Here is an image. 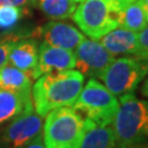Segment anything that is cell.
Returning a JSON list of instances; mask_svg holds the SVG:
<instances>
[{
	"label": "cell",
	"instance_id": "1",
	"mask_svg": "<svg viewBox=\"0 0 148 148\" xmlns=\"http://www.w3.org/2000/svg\"><path fill=\"white\" fill-rule=\"evenodd\" d=\"M85 77L77 69L40 76L32 85L31 95L34 110L45 115L52 110L73 106L84 87Z\"/></svg>",
	"mask_w": 148,
	"mask_h": 148
},
{
	"label": "cell",
	"instance_id": "2",
	"mask_svg": "<svg viewBox=\"0 0 148 148\" xmlns=\"http://www.w3.org/2000/svg\"><path fill=\"white\" fill-rule=\"evenodd\" d=\"M117 148H133L148 139V100L133 93L119 98V109L112 122Z\"/></svg>",
	"mask_w": 148,
	"mask_h": 148
},
{
	"label": "cell",
	"instance_id": "3",
	"mask_svg": "<svg viewBox=\"0 0 148 148\" xmlns=\"http://www.w3.org/2000/svg\"><path fill=\"white\" fill-rule=\"evenodd\" d=\"M127 1L84 0L78 3L71 16L85 35L98 41L106 33L120 27V11Z\"/></svg>",
	"mask_w": 148,
	"mask_h": 148
},
{
	"label": "cell",
	"instance_id": "4",
	"mask_svg": "<svg viewBox=\"0 0 148 148\" xmlns=\"http://www.w3.org/2000/svg\"><path fill=\"white\" fill-rule=\"evenodd\" d=\"M86 122L73 106L52 110L45 115L42 138L46 148H79Z\"/></svg>",
	"mask_w": 148,
	"mask_h": 148
},
{
	"label": "cell",
	"instance_id": "5",
	"mask_svg": "<svg viewBox=\"0 0 148 148\" xmlns=\"http://www.w3.org/2000/svg\"><path fill=\"white\" fill-rule=\"evenodd\" d=\"M73 108L99 125H111L119 109V99L103 84L90 78Z\"/></svg>",
	"mask_w": 148,
	"mask_h": 148
},
{
	"label": "cell",
	"instance_id": "6",
	"mask_svg": "<svg viewBox=\"0 0 148 148\" xmlns=\"http://www.w3.org/2000/svg\"><path fill=\"white\" fill-rule=\"evenodd\" d=\"M146 60L126 56L114 58L99 79L116 98L133 93L147 74Z\"/></svg>",
	"mask_w": 148,
	"mask_h": 148
},
{
	"label": "cell",
	"instance_id": "7",
	"mask_svg": "<svg viewBox=\"0 0 148 148\" xmlns=\"http://www.w3.org/2000/svg\"><path fill=\"white\" fill-rule=\"evenodd\" d=\"M10 122L0 140L1 148H23L42 136L44 121L34 106L27 109Z\"/></svg>",
	"mask_w": 148,
	"mask_h": 148
},
{
	"label": "cell",
	"instance_id": "8",
	"mask_svg": "<svg viewBox=\"0 0 148 148\" xmlns=\"http://www.w3.org/2000/svg\"><path fill=\"white\" fill-rule=\"evenodd\" d=\"M75 68L84 77L99 79L102 73L115 58L95 40L85 38L76 47Z\"/></svg>",
	"mask_w": 148,
	"mask_h": 148
},
{
	"label": "cell",
	"instance_id": "9",
	"mask_svg": "<svg viewBox=\"0 0 148 148\" xmlns=\"http://www.w3.org/2000/svg\"><path fill=\"white\" fill-rule=\"evenodd\" d=\"M76 66V56L74 51L53 46L43 42L38 46V59L37 65L33 71V79L48 73H58Z\"/></svg>",
	"mask_w": 148,
	"mask_h": 148
},
{
	"label": "cell",
	"instance_id": "10",
	"mask_svg": "<svg viewBox=\"0 0 148 148\" xmlns=\"http://www.w3.org/2000/svg\"><path fill=\"white\" fill-rule=\"evenodd\" d=\"M36 34L49 45L69 51H75L86 38L85 34L76 27L57 20L43 24L36 30Z\"/></svg>",
	"mask_w": 148,
	"mask_h": 148
},
{
	"label": "cell",
	"instance_id": "11",
	"mask_svg": "<svg viewBox=\"0 0 148 148\" xmlns=\"http://www.w3.org/2000/svg\"><path fill=\"white\" fill-rule=\"evenodd\" d=\"M98 42L114 57L117 55H133L138 57V32L117 27L100 37Z\"/></svg>",
	"mask_w": 148,
	"mask_h": 148
},
{
	"label": "cell",
	"instance_id": "12",
	"mask_svg": "<svg viewBox=\"0 0 148 148\" xmlns=\"http://www.w3.org/2000/svg\"><path fill=\"white\" fill-rule=\"evenodd\" d=\"M38 59V45L33 38L18 40L12 46L8 58V64L30 73L33 77V71Z\"/></svg>",
	"mask_w": 148,
	"mask_h": 148
},
{
	"label": "cell",
	"instance_id": "13",
	"mask_svg": "<svg viewBox=\"0 0 148 148\" xmlns=\"http://www.w3.org/2000/svg\"><path fill=\"white\" fill-rule=\"evenodd\" d=\"M86 127L79 148H117L112 125H99L85 119Z\"/></svg>",
	"mask_w": 148,
	"mask_h": 148
},
{
	"label": "cell",
	"instance_id": "14",
	"mask_svg": "<svg viewBox=\"0 0 148 148\" xmlns=\"http://www.w3.org/2000/svg\"><path fill=\"white\" fill-rule=\"evenodd\" d=\"M29 108H33L31 95L0 89V125L12 121Z\"/></svg>",
	"mask_w": 148,
	"mask_h": 148
},
{
	"label": "cell",
	"instance_id": "15",
	"mask_svg": "<svg viewBox=\"0 0 148 148\" xmlns=\"http://www.w3.org/2000/svg\"><path fill=\"white\" fill-rule=\"evenodd\" d=\"M33 80L30 73L23 71L10 64L0 69V89L2 90L31 95Z\"/></svg>",
	"mask_w": 148,
	"mask_h": 148
},
{
	"label": "cell",
	"instance_id": "16",
	"mask_svg": "<svg viewBox=\"0 0 148 148\" xmlns=\"http://www.w3.org/2000/svg\"><path fill=\"white\" fill-rule=\"evenodd\" d=\"M79 2L76 0H32L31 5L52 20H64L73 16Z\"/></svg>",
	"mask_w": 148,
	"mask_h": 148
},
{
	"label": "cell",
	"instance_id": "17",
	"mask_svg": "<svg viewBox=\"0 0 148 148\" xmlns=\"http://www.w3.org/2000/svg\"><path fill=\"white\" fill-rule=\"evenodd\" d=\"M120 27L139 32L148 27V22L137 0H128L120 11Z\"/></svg>",
	"mask_w": 148,
	"mask_h": 148
},
{
	"label": "cell",
	"instance_id": "18",
	"mask_svg": "<svg viewBox=\"0 0 148 148\" xmlns=\"http://www.w3.org/2000/svg\"><path fill=\"white\" fill-rule=\"evenodd\" d=\"M25 9L19 5H3L0 7V30L10 31L16 27L24 16Z\"/></svg>",
	"mask_w": 148,
	"mask_h": 148
},
{
	"label": "cell",
	"instance_id": "19",
	"mask_svg": "<svg viewBox=\"0 0 148 148\" xmlns=\"http://www.w3.org/2000/svg\"><path fill=\"white\" fill-rule=\"evenodd\" d=\"M18 40L19 37L14 35H9L0 40V69L8 64V58H9L11 48Z\"/></svg>",
	"mask_w": 148,
	"mask_h": 148
},
{
	"label": "cell",
	"instance_id": "20",
	"mask_svg": "<svg viewBox=\"0 0 148 148\" xmlns=\"http://www.w3.org/2000/svg\"><path fill=\"white\" fill-rule=\"evenodd\" d=\"M138 58L148 59V27L138 32Z\"/></svg>",
	"mask_w": 148,
	"mask_h": 148
},
{
	"label": "cell",
	"instance_id": "21",
	"mask_svg": "<svg viewBox=\"0 0 148 148\" xmlns=\"http://www.w3.org/2000/svg\"><path fill=\"white\" fill-rule=\"evenodd\" d=\"M32 0H0V7L3 5H19V7H25L31 5Z\"/></svg>",
	"mask_w": 148,
	"mask_h": 148
},
{
	"label": "cell",
	"instance_id": "22",
	"mask_svg": "<svg viewBox=\"0 0 148 148\" xmlns=\"http://www.w3.org/2000/svg\"><path fill=\"white\" fill-rule=\"evenodd\" d=\"M23 148H46V147H45V145L43 143L42 136H40V137H37L36 139H34L33 142H31L29 145H27L25 147H23Z\"/></svg>",
	"mask_w": 148,
	"mask_h": 148
},
{
	"label": "cell",
	"instance_id": "23",
	"mask_svg": "<svg viewBox=\"0 0 148 148\" xmlns=\"http://www.w3.org/2000/svg\"><path fill=\"white\" fill-rule=\"evenodd\" d=\"M144 79H145V81H144L143 87H142V95L144 97L148 98V59H147V74H146Z\"/></svg>",
	"mask_w": 148,
	"mask_h": 148
},
{
	"label": "cell",
	"instance_id": "24",
	"mask_svg": "<svg viewBox=\"0 0 148 148\" xmlns=\"http://www.w3.org/2000/svg\"><path fill=\"white\" fill-rule=\"evenodd\" d=\"M137 1L142 7L144 13H145V16H146V20L148 22V0H137Z\"/></svg>",
	"mask_w": 148,
	"mask_h": 148
},
{
	"label": "cell",
	"instance_id": "25",
	"mask_svg": "<svg viewBox=\"0 0 148 148\" xmlns=\"http://www.w3.org/2000/svg\"><path fill=\"white\" fill-rule=\"evenodd\" d=\"M137 148H148V144H145V145H142V146H139Z\"/></svg>",
	"mask_w": 148,
	"mask_h": 148
},
{
	"label": "cell",
	"instance_id": "26",
	"mask_svg": "<svg viewBox=\"0 0 148 148\" xmlns=\"http://www.w3.org/2000/svg\"><path fill=\"white\" fill-rule=\"evenodd\" d=\"M76 1H77V2H79V3H80V2H81V1H84V0H76Z\"/></svg>",
	"mask_w": 148,
	"mask_h": 148
}]
</instances>
